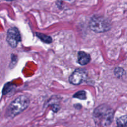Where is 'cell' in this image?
I'll return each mask as SVG.
<instances>
[{"label": "cell", "instance_id": "8", "mask_svg": "<svg viewBox=\"0 0 127 127\" xmlns=\"http://www.w3.org/2000/svg\"><path fill=\"white\" fill-rule=\"evenodd\" d=\"M36 36H37V37H39V39H40L42 42H45V43L50 44L51 43L52 41V38H51L50 36H47V35L46 34H44L36 32Z\"/></svg>", "mask_w": 127, "mask_h": 127}, {"label": "cell", "instance_id": "9", "mask_svg": "<svg viewBox=\"0 0 127 127\" xmlns=\"http://www.w3.org/2000/svg\"><path fill=\"white\" fill-rule=\"evenodd\" d=\"M74 98H78L80 100H85L86 99V92L84 90H80L75 93V95L73 96Z\"/></svg>", "mask_w": 127, "mask_h": 127}, {"label": "cell", "instance_id": "10", "mask_svg": "<svg viewBox=\"0 0 127 127\" xmlns=\"http://www.w3.org/2000/svg\"><path fill=\"white\" fill-rule=\"evenodd\" d=\"M115 74L117 77H121L125 74V71L122 68H116L115 70Z\"/></svg>", "mask_w": 127, "mask_h": 127}, {"label": "cell", "instance_id": "2", "mask_svg": "<svg viewBox=\"0 0 127 127\" xmlns=\"http://www.w3.org/2000/svg\"><path fill=\"white\" fill-rule=\"evenodd\" d=\"M29 99L26 95H21L10 104L7 110V115L13 118L26 110L29 106Z\"/></svg>", "mask_w": 127, "mask_h": 127}, {"label": "cell", "instance_id": "5", "mask_svg": "<svg viewBox=\"0 0 127 127\" xmlns=\"http://www.w3.org/2000/svg\"><path fill=\"white\" fill-rule=\"evenodd\" d=\"M87 76V72L86 70L81 69H76L69 77V82L73 85H79L86 79Z\"/></svg>", "mask_w": 127, "mask_h": 127}, {"label": "cell", "instance_id": "3", "mask_svg": "<svg viewBox=\"0 0 127 127\" xmlns=\"http://www.w3.org/2000/svg\"><path fill=\"white\" fill-rule=\"evenodd\" d=\"M90 28L95 32L102 33L110 30L111 24L108 19L105 17L95 16L90 20Z\"/></svg>", "mask_w": 127, "mask_h": 127}, {"label": "cell", "instance_id": "11", "mask_svg": "<svg viewBox=\"0 0 127 127\" xmlns=\"http://www.w3.org/2000/svg\"><path fill=\"white\" fill-rule=\"evenodd\" d=\"M7 1H13V0H7Z\"/></svg>", "mask_w": 127, "mask_h": 127}, {"label": "cell", "instance_id": "1", "mask_svg": "<svg viewBox=\"0 0 127 127\" xmlns=\"http://www.w3.org/2000/svg\"><path fill=\"white\" fill-rule=\"evenodd\" d=\"M94 117L95 122L102 125H108L112 122L113 111L106 105L99 106L95 110Z\"/></svg>", "mask_w": 127, "mask_h": 127}, {"label": "cell", "instance_id": "7", "mask_svg": "<svg viewBox=\"0 0 127 127\" xmlns=\"http://www.w3.org/2000/svg\"><path fill=\"white\" fill-rule=\"evenodd\" d=\"M117 123L118 127H127V115L118 118Z\"/></svg>", "mask_w": 127, "mask_h": 127}, {"label": "cell", "instance_id": "6", "mask_svg": "<svg viewBox=\"0 0 127 127\" xmlns=\"http://www.w3.org/2000/svg\"><path fill=\"white\" fill-rule=\"evenodd\" d=\"M77 61L80 65H87L90 61V55L84 51H79L77 54Z\"/></svg>", "mask_w": 127, "mask_h": 127}, {"label": "cell", "instance_id": "4", "mask_svg": "<svg viewBox=\"0 0 127 127\" xmlns=\"http://www.w3.org/2000/svg\"><path fill=\"white\" fill-rule=\"evenodd\" d=\"M21 35L19 31L16 28H11L9 29L7 33L6 40L11 47H17L19 42L21 41Z\"/></svg>", "mask_w": 127, "mask_h": 127}]
</instances>
